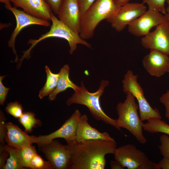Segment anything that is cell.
<instances>
[{"instance_id": "cell-1", "label": "cell", "mask_w": 169, "mask_h": 169, "mask_svg": "<svg viewBox=\"0 0 169 169\" xmlns=\"http://www.w3.org/2000/svg\"><path fill=\"white\" fill-rule=\"evenodd\" d=\"M115 140H90L76 142L73 146L71 169H104L105 156L114 154Z\"/></svg>"}, {"instance_id": "cell-2", "label": "cell", "mask_w": 169, "mask_h": 169, "mask_svg": "<svg viewBox=\"0 0 169 169\" xmlns=\"http://www.w3.org/2000/svg\"><path fill=\"white\" fill-rule=\"evenodd\" d=\"M109 84L108 81L102 80L100 82L98 90L95 92L91 93L87 90L82 81L81 86L74 91V93L67 100L66 104L68 106H70L73 104L85 105L88 108L91 115L96 120L102 121L106 124L121 131L120 128L117 125V119H114L108 116L100 105V97Z\"/></svg>"}, {"instance_id": "cell-3", "label": "cell", "mask_w": 169, "mask_h": 169, "mask_svg": "<svg viewBox=\"0 0 169 169\" xmlns=\"http://www.w3.org/2000/svg\"><path fill=\"white\" fill-rule=\"evenodd\" d=\"M121 7L116 0H96L82 16L80 37L85 40L91 38L99 23L114 16Z\"/></svg>"}, {"instance_id": "cell-4", "label": "cell", "mask_w": 169, "mask_h": 169, "mask_svg": "<svg viewBox=\"0 0 169 169\" xmlns=\"http://www.w3.org/2000/svg\"><path fill=\"white\" fill-rule=\"evenodd\" d=\"M126 94L124 101L119 102L116 107L118 115L117 125L120 128L128 130L140 143L145 144L147 140L143 133L144 123L138 115V104L131 93Z\"/></svg>"}, {"instance_id": "cell-5", "label": "cell", "mask_w": 169, "mask_h": 169, "mask_svg": "<svg viewBox=\"0 0 169 169\" xmlns=\"http://www.w3.org/2000/svg\"><path fill=\"white\" fill-rule=\"evenodd\" d=\"M138 76L132 71L128 70L122 80L123 91L125 94L131 93L137 101L139 116L143 121L151 118L161 119V114L156 108H153L146 99L143 89L138 81Z\"/></svg>"}, {"instance_id": "cell-6", "label": "cell", "mask_w": 169, "mask_h": 169, "mask_svg": "<svg viewBox=\"0 0 169 169\" xmlns=\"http://www.w3.org/2000/svg\"><path fill=\"white\" fill-rule=\"evenodd\" d=\"M74 144L64 145L54 139L38 146L39 150L51 163L53 169H71Z\"/></svg>"}, {"instance_id": "cell-7", "label": "cell", "mask_w": 169, "mask_h": 169, "mask_svg": "<svg viewBox=\"0 0 169 169\" xmlns=\"http://www.w3.org/2000/svg\"><path fill=\"white\" fill-rule=\"evenodd\" d=\"M146 10V7L142 3H128L121 6L114 16L106 20L115 31L121 32Z\"/></svg>"}, {"instance_id": "cell-8", "label": "cell", "mask_w": 169, "mask_h": 169, "mask_svg": "<svg viewBox=\"0 0 169 169\" xmlns=\"http://www.w3.org/2000/svg\"><path fill=\"white\" fill-rule=\"evenodd\" d=\"M81 115L79 110H76L58 129L49 135L36 136L35 143L38 146L58 138L64 139L67 144L75 143L78 124Z\"/></svg>"}, {"instance_id": "cell-9", "label": "cell", "mask_w": 169, "mask_h": 169, "mask_svg": "<svg viewBox=\"0 0 169 169\" xmlns=\"http://www.w3.org/2000/svg\"><path fill=\"white\" fill-rule=\"evenodd\" d=\"M141 44L144 48L160 51L169 56V21L167 19L156 27L141 38Z\"/></svg>"}, {"instance_id": "cell-10", "label": "cell", "mask_w": 169, "mask_h": 169, "mask_svg": "<svg viewBox=\"0 0 169 169\" xmlns=\"http://www.w3.org/2000/svg\"><path fill=\"white\" fill-rule=\"evenodd\" d=\"M113 154L115 160L128 169H139L149 159L144 151L131 144L116 148Z\"/></svg>"}, {"instance_id": "cell-11", "label": "cell", "mask_w": 169, "mask_h": 169, "mask_svg": "<svg viewBox=\"0 0 169 169\" xmlns=\"http://www.w3.org/2000/svg\"><path fill=\"white\" fill-rule=\"evenodd\" d=\"M167 19L165 14L148 9L140 17L128 26V32L136 37H143L151 29Z\"/></svg>"}, {"instance_id": "cell-12", "label": "cell", "mask_w": 169, "mask_h": 169, "mask_svg": "<svg viewBox=\"0 0 169 169\" xmlns=\"http://www.w3.org/2000/svg\"><path fill=\"white\" fill-rule=\"evenodd\" d=\"M51 21L52 24L50 30L52 37H57L65 39L70 48L69 53L72 54L77 49L78 44H80L91 49V44L83 39L79 33H76L61 21L52 13Z\"/></svg>"}, {"instance_id": "cell-13", "label": "cell", "mask_w": 169, "mask_h": 169, "mask_svg": "<svg viewBox=\"0 0 169 169\" xmlns=\"http://www.w3.org/2000/svg\"><path fill=\"white\" fill-rule=\"evenodd\" d=\"M9 10L14 15L16 20V26L8 42V46L11 48L16 56L15 62L18 58L15 49L16 38L21 30L23 28L32 25H38L48 27L50 26L49 21L38 18L29 14L23 11L12 7Z\"/></svg>"}, {"instance_id": "cell-14", "label": "cell", "mask_w": 169, "mask_h": 169, "mask_svg": "<svg viewBox=\"0 0 169 169\" xmlns=\"http://www.w3.org/2000/svg\"><path fill=\"white\" fill-rule=\"evenodd\" d=\"M58 15L59 20L79 33L82 15L79 0H64Z\"/></svg>"}, {"instance_id": "cell-15", "label": "cell", "mask_w": 169, "mask_h": 169, "mask_svg": "<svg viewBox=\"0 0 169 169\" xmlns=\"http://www.w3.org/2000/svg\"><path fill=\"white\" fill-rule=\"evenodd\" d=\"M142 60V65L151 76L159 78L167 73L169 56L156 50H150Z\"/></svg>"}, {"instance_id": "cell-16", "label": "cell", "mask_w": 169, "mask_h": 169, "mask_svg": "<svg viewBox=\"0 0 169 169\" xmlns=\"http://www.w3.org/2000/svg\"><path fill=\"white\" fill-rule=\"evenodd\" d=\"M14 7L23 9L26 13L48 21L53 12L45 0H10Z\"/></svg>"}, {"instance_id": "cell-17", "label": "cell", "mask_w": 169, "mask_h": 169, "mask_svg": "<svg viewBox=\"0 0 169 169\" xmlns=\"http://www.w3.org/2000/svg\"><path fill=\"white\" fill-rule=\"evenodd\" d=\"M88 120L86 115H81L77 129L75 137L76 142L95 140H115L107 132H100L91 126L89 124Z\"/></svg>"}, {"instance_id": "cell-18", "label": "cell", "mask_w": 169, "mask_h": 169, "mask_svg": "<svg viewBox=\"0 0 169 169\" xmlns=\"http://www.w3.org/2000/svg\"><path fill=\"white\" fill-rule=\"evenodd\" d=\"M6 126L7 130L6 142L9 146L20 150L24 146L35 143L36 136H29L12 123H6Z\"/></svg>"}, {"instance_id": "cell-19", "label": "cell", "mask_w": 169, "mask_h": 169, "mask_svg": "<svg viewBox=\"0 0 169 169\" xmlns=\"http://www.w3.org/2000/svg\"><path fill=\"white\" fill-rule=\"evenodd\" d=\"M69 67L68 64H65L61 69L59 73V77L57 85L49 95V99L53 101L55 100L58 94L65 90L68 88H72L75 91L79 88L69 78Z\"/></svg>"}, {"instance_id": "cell-20", "label": "cell", "mask_w": 169, "mask_h": 169, "mask_svg": "<svg viewBox=\"0 0 169 169\" xmlns=\"http://www.w3.org/2000/svg\"><path fill=\"white\" fill-rule=\"evenodd\" d=\"M45 69L47 79L44 85L39 91L38 97L40 99L49 95L53 92L57 85L59 77V73H53L48 66H45Z\"/></svg>"}, {"instance_id": "cell-21", "label": "cell", "mask_w": 169, "mask_h": 169, "mask_svg": "<svg viewBox=\"0 0 169 169\" xmlns=\"http://www.w3.org/2000/svg\"><path fill=\"white\" fill-rule=\"evenodd\" d=\"M143 129L151 133H162L169 135V125L161 119H149L144 123Z\"/></svg>"}, {"instance_id": "cell-22", "label": "cell", "mask_w": 169, "mask_h": 169, "mask_svg": "<svg viewBox=\"0 0 169 169\" xmlns=\"http://www.w3.org/2000/svg\"><path fill=\"white\" fill-rule=\"evenodd\" d=\"M3 148L9 153L5 164L3 169H22L24 168L20 161L19 150L12 147L8 145H5Z\"/></svg>"}, {"instance_id": "cell-23", "label": "cell", "mask_w": 169, "mask_h": 169, "mask_svg": "<svg viewBox=\"0 0 169 169\" xmlns=\"http://www.w3.org/2000/svg\"><path fill=\"white\" fill-rule=\"evenodd\" d=\"M19 123L25 128V132L31 133L33 128L37 126H41V122L35 117V114L32 112H23V115L18 119Z\"/></svg>"}, {"instance_id": "cell-24", "label": "cell", "mask_w": 169, "mask_h": 169, "mask_svg": "<svg viewBox=\"0 0 169 169\" xmlns=\"http://www.w3.org/2000/svg\"><path fill=\"white\" fill-rule=\"evenodd\" d=\"M19 153L21 163L24 168H28L30 161L37 153L32 144L24 146L19 150Z\"/></svg>"}, {"instance_id": "cell-25", "label": "cell", "mask_w": 169, "mask_h": 169, "mask_svg": "<svg viewBox=\"0 0 169 169\" xmlns=\"http://www.w3.org/2000/svg\"><path fill=\"white\" fill-rule=\"evenodd\" d=\"M28 168L32 169H52L50 162L45 161L38 153L36 154L30 161Z\"/></svg>"}, {"instance_id": "cell-26", "label": "cell", "mask_w": 169, "mask_h": 169, "mask_svg": "<svg viewBox=\"0 0 169 169\" xmlns=\"http://www.w3.org/2000/svg\"><path fill=\"white\" fill-rule=\"evenodd\" d=\"M22 105L16 101L8 103L5 108L6 112L16 118L18 119L23 114Z\"/></svg>"}, {"instance_id": "cell-27", "label": "cell", "mask_w": 169, "mask_h": 169, "mask_svg": "<svg viewBox=\"0 0 169 169\" xmlns=\"http://www.w3.org/2000/svg\"><path fill=\"white\" fill-rule=\"evenodd\" d=\"M142 3L146 4L148 9L156 11L162 13L166 14L165 3L166 0H142Z\"/></svg>"}, {"instance_id": "cell-28", "label": "cell", "mask_w": 169, "mask_h": 169, "mask_svg": "<svg viewBox=\"0 0 169 169\" xmlns=\"http://www.w3.org/2000/svg\"><path fill=\"white\" fill-rule=\"evenodd\" d=\"M160 145L158 146L160 151L163 156L169 159V136L163 134L159 138Z\"/></svg>"}, {"instance_id": "cell-29", "label": "cell", "mask_w": 169, "mask_h": 169, "mask_svg": "<svg viewBox=\"0 0 169 169\" xmlns=\"http://www.w3.org/2000/svg\"><path fill=\"white\" fill-rule=\"evenodd\" d=\"M6 119L3 111L0 112V149H2L5 146L7 134V128L6 126Z\"/></svg>"}, {"instance_id": "cell-30", "label": "cell", "mask_w": 169, "mask_h": 169, "mask_svg": "<svg viewBox=\"0 0 169 169\" xmlns=\"http://www.w3.org/2000/svg\"><path fill=\"white\" fill-rule=\"evenodd\" d=\"M54 14L58 15L64 0H45Z\"/></svg>"}, {"instance_id": "cell-31", "label": "cell", "mask_w": 169, "mask_h": 169, "mask_svg": "<svg viewBox=\"0 0 169 169\" xmlns=\"http://www.w3.org/2000/svg\"><path fill=\"white\" fill-rule=\"evenodd\" d=\"M159 101L164 106L165 116L169 120V89L160 97Z\"/></svg>"}, {"instance_id": "cell-32", "label": "cell", "mask_w": 169, "mask_h": 169, "mask_svg": "<svg viewBox=\"0 0 169 169\" xmlns=\"http://www.w3.org/2000/svg\"><path fill=\"white\" fill-rule=\"evenodd\" d=\"M5 76H0V104L3 105L7 98L9 88L5 87L2 83V80Z\"/></svg>"}, {"instance_id": "cell-33", "label": "cell", "mask_w": 169, "mask_h": 169, "mask_svg": "<svg viewBox=\"0 0 169 169\" xmlns=\"http://www.w3.org/2000/svg\"><path fill=\"white\" fill-rule=\"evenodd\" d=\"M96 0H79V4L82 15L89 9Z\"/></svg>"}, {"instance_id": "cell-34", "label": "cell", "mask_w": 169, "mask_h": 169, "mask_svg": "<svg viewBox=\"0 0 169 169\" xmlns=\"http://www.w3.org/2000/svg\"><path fill=\"white\" fill-rule=\"evenodd\" d=\"M158 163H156L148 159L141 165L139 169H160Z\"/></svg>"}, {"instance_id": "cell-35", "label": "cell", "mask_w": 169, "mask_h": 169, "mask_svg": "<svg viewBox=\"0 0 169 169\" xmlns=\"http://www.w3.org/2000/svg\"><path fill=\"white\" fill-rule=\"evenodd\" d=\"M9 156L8 152L3 148L0 149V169H3Z\"/></svg>"}, {"instance_id": "cell-36", "label": "cell", "mask_w": 169, "mask_h": 169, "mask_svg": "<svg viewBox=\"0 0 169 169\" xmlns=\"http://www.w3.org/2000/svg\"><path fill=\"white\" fill-rule=\"evenodd\" d=\"M161 169H169V159L163 157L158 163Z\"/></svg>"}, {"instance_id": "cell-37", "label": "cell", "mask_w": 169, "mask_h": 169, "mask_svg": "<svg viewBox=\"0 0 169 169\" xmlns=\"http://www.w3.org/2000/svg\"><path fill=\"white\" fill-rule=\"evenodd\" d=\"M110 166L111 169H124L125 168L119 162L115 160L110 161Z\"/></svg>"}, {"instance_id": "cell-38", "label": "cell", "mask_w": 169, "mask_h": 169, "mask_svg": "<svg viewBox=\"0 0 169 169\" xmlns=\"http://www.w3.org/2000/svg\"><path fill=\"white\" fill-rule=\"evenodd\" d=\"M0 2L4 4L5 8L8 10L13 7L10 0H0Z\"/></svg>"}, {"instance_id": "cell-39", "label": "cell", "mask_w": 169, "mask_h": 169, "mask_svg": "<svg viewBox=\"0 0 169 169\" xmlns=\"http://www.w3.org/2000/svg\"><path fill=\"white\" fill-rule=\"evenodd\" d=\"M167 6L166 8V14H165L167 18H169V0H166Z\"/></svg>"}, {"instance_id": "cell-40", "label": "cell", "mask_w": 169, "mask_h": 169, "mask_svg": "<svg viewBox=\"0 0 169 169\" xmlns=\"http://www.w3.org/2000/svg\"><path fill=\"white\" fill-rule=\"evenodd\" d=\"M117 2L122 6L128 3L130 0H116Z\"/></svg>"}, {"instance_id": "cell-41", "label": "cell", "mask_w": 169, "mask_h": 169, "mask_svg": "<svg viewBox=\"0 0 169 169\" xmlns=\"http://www.w3.org/2000/svg\"><path fill=\"white\" fill-rule=\"evenodd\" d=\"M167 19L169 21V18H167ZM167 73H169V64H168V69L167 71Z\"/></svg>"}]
</instances>
